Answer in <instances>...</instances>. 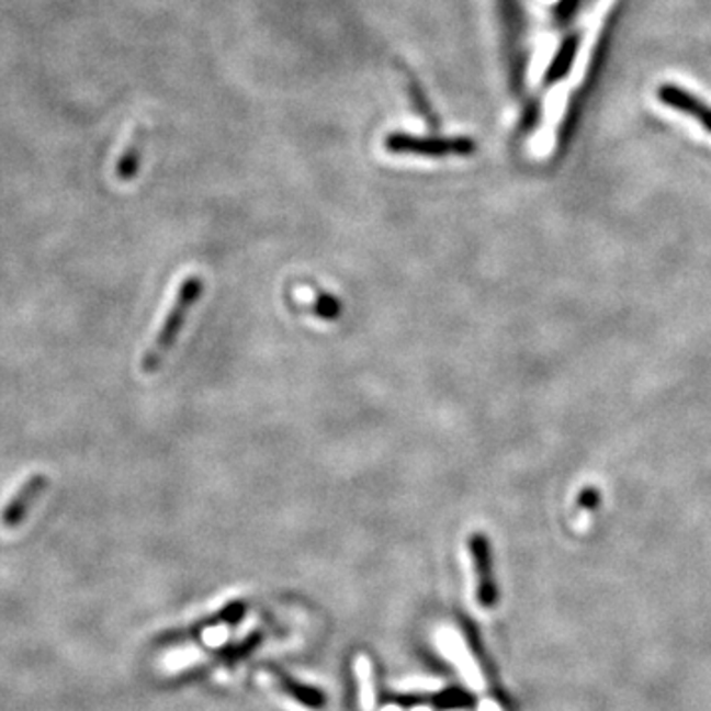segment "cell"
Here are the masks:
<instances>
[{
	"label": "cell",
	"mask_w": 711,
	"mask_h": 711,
	"mask_svg": "<svg viewBox=\"0 0 711 711\" xmlns=\"http://www.w3.org/2000/svg\"><path fill=\"white\" fill-rule=\"evenodd\" d=\"M46 486H48V476L46 474H30L29 478L20 484L19 490L10 496L9 503L0 514V523L7 530L19 528L20 523L26 520V516L34 508V504L38 503V498L46 490Z\"/></svg>",
	"instance_id": "cell-3"
},
{
	"label": "cell",
	"mask_w": 711,
	"mask_h": 711,
	"mask_svg": "<svg viewBox=\"0 0 711 711\" xmlns=\"http://www.w3.org/2000/svg\"><path fill=\"white\" fill-rule=\"evenodd\" d=\"M658 99L662 103L678 109L684 115L696 119L701 127L708 128L711 133V108H708L701 99L693 98L690 91L666 83L658 88Z\"/></svg>",
	"instance_id": "cell-4"
},
{
	"label": "cell",
	"mask_w": 711,
	"mask_h": 711,
	"mask_svg": "<svg viewBox=\"0 0 711 711\" xmlns=\"http://www.w3.org/2000/svg\"><path fill=\"white\" fill-rule=\"evenodd\" d=\"M271 680L275 684L276 688L281 691H285V696L293 698V700L301 701L303 706H308V708H320L325 703V698L320 691L313 690L308 686H301V684H295L291 678H286L283 674L279 672L271 670L269 672Z\"/></svg>",
	"instance_id": "cell-5"
},
{
	"label": "cell",
	"mask_w": 711,
	"mask_h": 711,
	"mask_svg": "<svg viewBox=\"0 0 711 711\" xmlns=\"http://www.w3.org/2000/svg\"><path fill=\"white\" fill-rule=\"evenodd\" d=\"M601 500L602 498L599 490L589 486V488H583L579 498H577V506H579L582 510H595V508L601 504Z\"/></svg>",
	"instance_id": "cell-9"
},
{
	"label": "cell",
	"mask_w": 711,
	"mask_h": 711,
	"mask_svg": "<svg viewBox=\"0 0 711 711\" xmlns=\"http://www.w3.org/2000/svg\"><path fill=\"white\" fill-rule=\"evenodd\" d=\"M356 672H358V680H360V690H362V708L364 711H374L375 706V688L374 678H372V666L365 656H358L356 661Z\"/></svg>",
	"instance_id": "cell-6"
},
{
	"label": "cell",
	"mask_w": 711,
	"mask_h": 711,
	"mask_svg": "<svg viewBox=\"0 0 711 711\" xmlns=\"http://www.w3.org/2000/svg\"><path fill=\"white\" fill-rule=\"evenodd\" d=\"M575 49H577V40L572 38L567 40L563 44L557 58L553 59L552 68H550V74H548V81H555V79L563 76L569 66H572L573 56H575Z\"/></svg>",
	"instance_id": "cell-7"
},
{
	"label": "cell",
	"mask_w": 711,
	"mask_h": 711,
	"mask_svg": "<svg viewBox=\"0 0 711 711\" xmlns=\"http://www.w3.org/2000/svg\"><path fill=\"white\" fill-rule=\"evenodd\" d=\"M204 291V283L198 275H188L178 289L174 303L168 308L162 326L158 328L155 340L148 346L147 352L140 358V370L145 374H155L162 362L167 360L170 350L177 345L178 336L187 325V318L196 306Z\"/></svg>",
	"instance_id": "cell-1"
},
{
	"label": "cell",
	"mask_w": 711,
	"mask_h": 711,
	"mask_svg": "<svg viewBox=\"0 0 711 711\" xmlns=\"http://www.w3.org/2000/svg\"><path fill=\"white\" fill-rule=\"evenodd\" d=\"M469 552L473 557L474 573H476V599L490 609L498 601V587L494 579L493 545L483 532L469 535Z\"/></svg>",
	"instance_id": "cell-2"
},
{
	"label": "cell",
	"mask_w": 711,
	"mask_h": 711,
	"mask_svg": "<svg viewBox=\"0 0 711 711\" xmlns=\"http://www.w3.org/2000/svg\"><path fill=\"white\" fill-rule=\"evenodd\" d=\"M315 313L325 320H336L342 313V305L335 295L318 293L315 298Z\"/></svg>",
	"instance_id": "cell-8"
}]
</instances>
